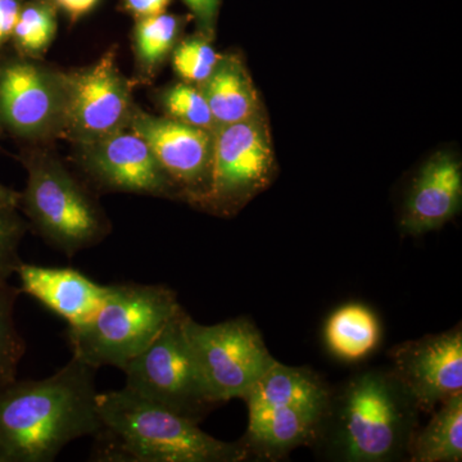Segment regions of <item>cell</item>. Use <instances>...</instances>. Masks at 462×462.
Masks as SVG:
<instances>
[{"label":"cell","mask_w":462,"mask_h":462,"mask_svg":"<svg viewBox=\"0 0 462 462\" xmlns=\"http://www.w3.org/2000/svg\"><path fill=\"white\" fill-rule=\"evenodd\" d=\"M96 369L71 357L57 373L0 389V462H51L102 428Z\"/></svg>","instance_id":"cell-1"},{"label":"cell","mask_w":462,"mask_h":462,"mask_svg":"<svg viewBox=\"0 0 462 462\" xmlns=\"http://www.w3.org/2000/svg\"><path fill=\"white\" fill-rule=\"evenodd\" d=\"M420 413L392 372L357 374L330 393L314 443L333 460L398 461L409 457Z\"/></svg>","instance_id":"cell-2"},{"label":"cell","mask_w":462,"mask_h":462,"mask_svg":"<svg viewBox=\"0 0 462 462\" xmlns=\"http://www.w3.org/2000/svg\"><path fill=\"white\" fill-rule=\"evenodd\" d=\"M97 409L102 428L94 436V461L240 462L251 457L242 440L209 436L199 422L125 388L98 393Z\"/></svg>","instance_id":"cell-3"},{"label":"cell","mask_w":462,"mask_h":462,"mask_svg":"<svg viewBox=\"0 0 462 462\" xmlns=\"http://www.w3.org/2000/svg\"><path fill=\"white\" fill-rule=\"evenodd\" d=\"M181 305L178 294L162 284H109L105 300L91 320L67 328L72 357L94 369L123 370L141 354Z\"/></svg>","instance_id":"cell-4"},{"label":"cell","mask_w":462,"mask_h":462,"mask_svg":"<svg viewBox=\"0 0 462 462\" xmlns=\"http://www.w3.org/2000/svg\"><path fill=\"white\" fill-rule=\"evenodd\" d=\"M26 189L20 203L39 236L67 257L94 247L109 227L89 191L57 161L32 157L26 163Z\"/></svg>","instance_id":"cell-5"},{"label":"cell","mask_w":462,"mask_h":462,"mask_svg":"<svg viewBox=\"0 0 462 462\" xmlns=\"http://www.w3.org/2000/svg\"><path fill=\"white\" fill-rule=\"evenodd\" d=\"M182 307L153 342L124 367V388L200 422L217 406L209 397L184 329Z\"/></svg>","instance_id":"cell-6"},{"label":"cell","mask_w":462,"mask_h":462,"mask_svg":"<svg viewBox=\"0 0 462 462\" xmlns=\"http://www.w3.org/2000/svg\"><path fill=\"white\" fill-rule=\"evenodd\" d=\"M184 329L207 392L217 406L245 398L276 363L247 318L203 325L187 312Z\"/></svg>","instance_id":"cell-7"},{"label":"cell","mask_w":462,"mask_h":462,"mask_svg":"<svg viewBox=\"0 0 462 462\" xmlns=\"http://www.w3.org/2000/svg\"><path fill=\"white\" fill-rule=\"evenodd\" d=\"M275 172L269 124L263 114L214 129L209 188L203 208L238 212L272 182Z\"/></svg>","instance_id":"cell-8"},{"label":"cell","mask_w":462,"mask_h":462,"mask_svg":"<svg viewBox=\"0 0 462 462\" xmlns=\"http://www.w3.org/2000/svg\"><path fill=\"white\" fill-rule=\"evenodd\" d=\"M60 124L84 144L129 126L134 114L132 94L114 54L81 71L60 75Z\"/></svg>","instance_id":"cell-9"},{"label":"cell","mask_w":462,"mask_h":462,"mask_svg":"<svg viewBox=\"0 0 462 462\" xmlns=\"http://www.w3.org/2000/svg\"><path fill=\"white\" fill-rule=\"evenodd\" d=\"M392 374L421 413H433L462 393L461 325L446 333L401 343L389 352Z\"/></svg>","instance_id":"cell-10"},{"label":"cell","mask_w":462,"mask_h":462,"mask_svg":"<svg viewBox=\"0 0 462 462\" xmlns=\"http://www.w3.org/2000/svg\"><path fill=\"white\" fill-rule=\"evenodd\" d=\"M129 127L147 142L178 193L203 207L209 188L214 132L135 111Z\"/></svg>","instance_id":"cell-11"},{"label":"cell","mask_w":462,"mask_h":462,"mask_svg":"<svg viewBox=\"0 0 462 462\" xmlns=\"http://www.w3.org/2000/svg\"><path fill=\"white\" fill-rule=\"evenodd\" d=\"M85 145L84 170L102 189L154 197L179 194L147 142L133 130H118Z\"/></svg>","instance_id":"cell-12"},{"label":"cell","mask_w":462,"mask_h":462,"mask_svg":"<svg viewBox=\"0 0 462 462\" xmlns=\"http://www.w3.org/2000/svg\"><path fill=\"white\" fill-rule=\"evenodd\" d=\"M60 76L26 60L0 63V126L23 138H35L60 124Z\"/></svg>","instance_id":"cell-13"},{"label":"cell","mask_w":462,"mask_h":462,"mask_svg":"<svg viewBox=\"0 0 462 462\" xmlns=\"http://www.w3.org/2000/svg\"><path fill=\"white\" fill-rule=\"evenodd\" d=\"M462 202L460 160L440 152L422 166L412 182L401 217V230L419 236L440 229L458 214Z\"/></svg>","instance_id":"cell-14"},{"label":"cell","mask_w":462,"mask_h":462,"mask_svg":"<svg viewBox=\"0 0 462 462\" xmlns=\"http://www.w3.org/2000/svg\"><path fill=\"white\" fill-rule=\"evenodd\" d=\"M16 273L26 293L69 324L80 327L98 312L108 285L91 281L72 267H48L21 263Z\"/></svg>","instance_id":"cell-15"},{"label":"cell","mask_w":462,"mask_h":462,"mask_svg":"<svg viewBox=\"0 0 462 462\" xmlns=\"http://www.w3.org/2000/svg\"><path fill=\"white\" fill-rule=\"evenodd\" d=\"M321 413L294 407L248 412V428L242 438L249 455L279 460L291 449L311 445L318 436Z\"/></svg>","instance_id":"cell-16"},{"label":"cell","mask_w":462,"mask_h":462,"mask_svg":"<svg viewBox=\"0 0 462 462\" xmlns=\"http://www.w3.org/2000/svg\"><path fill=\"white\" fill-rule=\"evenodd\" d=\"M330 389L306 367H291L276 361L243 400L248 412L258 410L294 407L324 415Z\"/></svg>","instance_id":"cell-17"},{"label":"cell","mask_w":462,"mask_h":462,"mask_svg":"<svg viewBox=\"0 0 462 462\" xmlns=\"http://www.w3.org/2000/svg\"><path fill=\"white\" fill-rule=\"evenodd\" d=\"M215 127L240 123L263 114V105L247 67L236 54H221L214 72L200 85Z\"/></svg>","instance_id":"cell-18"},{"label":"cell","mask_w":462,"mask_h":462,"mask_svg":"<svg viewBox=\"0 0 462 462\" xmlns=\"http://www.w3.org/2000/svg\"><path fill=\"white\" fill-rule=\"evenodd\" d=\"M427 427L416 430L409 448L412 462L462 460V393L448 398L433 412Z\"/></svg>","instance_id":"cell-19"},{"label":"cell","mask_w":462,"mask_h":462,"mask_svg":"<svg viewBox=\"0 0 462 462\" xmlns=\"http://www.w3.org/2000/svg\"><path fill=\"white\" fill-rule=\"evenodd\" d=\"M324 338L336 357L358 361L378 346L380 322L369 307L349 303L340 307L328 319Z\"/></svg>","instance_id":"cell-20"},{"label":"cell","mask_w":462,"mask_h":462,"mask_svg":"<svg viewBox=\"0 0 462 462\" xmlns=\"http://www.w3.org/2000/svg\"><path fill=\"white\" fill-rule=\"evenodd\" d=\"M20 293V288L9 282L0 285V389L17 380L18 365L26 351L25 339L14 321V307Z\"/></svg>","instance_id":"cell-21"},{"label":"cell","mask_w":462,"mask_h":462,"mask_svg":"<svg viewBox=\"0 0 462 462\" xmlns=\"http://www.w3.org/2000/svg\"><path fill=\"white\" fill-rule=\"evenodd\" d=\"M181 23L179 17L165 12L157 16L139 18L135 27V44L139 60L145 67H153L173 51Z\"/></svg>","instance_id":"cell-22"},{"label":"cell","mask_w":462,"mask_h":462,"mask_svg":"<svg viewBox=\"0 0 462 462\" xmlns=\"http://www.w3.org/2000/svg\"><path fill=\"white\" fill-rule=\"evenodd\" d=\"M56 32L54 9L47 3L32 2L21 7L12 39L20 51L33 56L50 47Z\"/></svg>","instance_id":"cell-23"},{"label":"cell","mask_w":462,"mask_h":462,"mask_svg":"<svg viewBox=\"0 0 462 462\" xmlns=\"http://www.w3.org/2000/svg\"><path fill=\"white\" fill-rule=\"evenodd\" d=\"M211 39L199 33L185 39L172 51V66L184 83L200 87L214 72L221 54L214 50Z\"/></svg>","instance_id":"cell-24"},{"label":"cell","mask_w":462,"mask_h":462,"mask_svg":"<svg viewBox=\"0 0 462 462\" xmlns=\"http://www.w3.org/2000/svg\"><path fill=\"white\" fill-rule=\"evenodd\" d=\"M162 105L172 120L214 132L215 121L202 90L197 85L179 83L165 91Z\"/></svg>","instance_id":"cell-25"},{"label":"cell","mask_w":462,"mask_h":462,"mask_svg":"<svg viewBox=\"0 0 462 462\" xmlns=\"http://www.w3.org/2000/svg\"><path fill=\"white\" fill-rule=\"evenodd\" d=\"M16 209L17 207L0 200V285L8 284L23 263L18 251L25 236L26 225Z\"/></svg>","instance_id":"cell-26"},{"label":"cell","mask_w":462,"mask_h":462,"mask_svg":"<svg viewBox=\"0 0 462 462\" xmlns=\"http://www.w3.org/2000/svg\"><path fill=\"white\" fill-rule=\"evenodd\" d=\"M184 3L196 18L200 33L207 38H214L221 0H184Z\"/></svg>","instance_id":"cell-27"},{"label":"cell","mask_w":462,"mask_h":462,"mask_svg":"<svg viewBox=\"0 0 462 462\" xmlns=\"http://www.w3.org/2000/svg\"><path fill=\"white\" fill-rule=\"evenodd\" d=\"M20 9V0H0V50L14 35Z\"/></svg>","instance_id":"cell-28"},{"label":"cell","mask_w":462,"mask_h":462,"mask_svg":"<svg viewBox=\"0 0 462 462\" xmlns=\"http://www.w3.org/2000/svg\"><path fill=\"white\" fill-rule=\"evenodd\" d=\"M171 0H125L127 11L139 18L157 16L163 14Z\"/></svg>","instance_id":"cell-29"},{"label":"cell","mask_w":462,"mask_h":462,"mask_svg":"<svg viewBox=\"0 0 462 462\" xmlns=\"http://www.w3.org/2000/svg\"><path fill=\"white\" fill-rule=\"evenodd\" d=\"M72 18L84 16L96 7L99 0H54Z\"/></svg>","instance_id":"cell-30"},{"label":"cell","mask_w":462,"mask_h":462,"mask_svg":"<svg viewBox=\"0 0 462 462\" xmlns=\"http://www.w3.org/2000/svg\"><path fill=\"white\" fill-rule=\"evenodd\" d=\"M0 200L14 207L20 203V193L0 184Z\"/></svg>","instance_id":"cell-31"}]
</instances>
